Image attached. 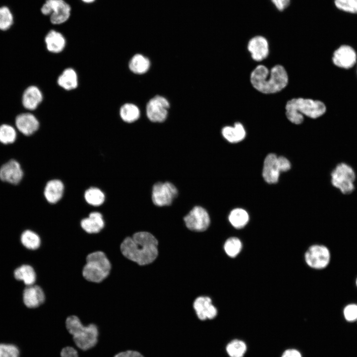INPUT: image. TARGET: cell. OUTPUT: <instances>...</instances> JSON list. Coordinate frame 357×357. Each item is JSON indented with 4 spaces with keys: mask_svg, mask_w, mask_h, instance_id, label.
<instances>
[{
    "mask_svg": "<svg viewBox=\"0 0 357 357\" xmlns=\"http://www.w3.org/2000/svg\"><path fill=\"white\" fill-rule=\"evenodd\" d=\"M82 270V275L88 281L100 283L109 275L111 264L105 254L97 251L89 254Z\"/></svg>",
    "mask_w": 357,
    "mask_h": 357,
    "instance_id": "obj_5",
    "label": "cell"
},
{
    "mask_svg": "<svg viewBox=\"0 0 357 357\" xmlns=\"http://www.w3.org/2000/svg\"><path fill=\"white\" fill-rule=\"evenodd\" d=\"M222 134L228 142L238 143L244 139L246 136L245 128L240 122H236L233 126H226L222 129Z\"/></svg>",
    "mask_w": 357,
    "mask_h": 357,
    "instance_id": "obj_23",
    "label": "cell"
},
{
    "mask_svg": "<svg viewBox=\"0 0 357 357\" xmlns=\"http://www.w3.org/2000/svg\"><path fill=\"white\" fill-rule=\"evenodd\" d=\"M15 279L22 281L26 286L34 285L36 280V274L30 265L23 264L17 268L13 273Z\"/></svg>",
    "mask_w": 357,
    "mask_h": 357,
    "instance_id": "obj_24",
    "label": "cell"
},
{
    "mask_svg": "<svg viewBox=\"0 0 357 357\" xmlns=\"http://www.w3.org/2000/svg\"><path fill=\"white\" fill-rule=\"evenodd\" d=\"M81 228L89 234H96L104 228L105 222L102 215L98 212H93L80 222Z\"/></svg>",
    "mask_w": 357,
    "mask_h": 357,
    "instance_id": "obj_21",
    "label": "cell"
},
{
    "mask_svg": "<svg viewBox=\"0 0 357 357\" xmlns=\"http://www.w3.org/2000/svg\"><path fill=\"white\" fill-rule=\"evenodd\" d=\"M275 7L280 11H283L290 4V0H271Z\"/></svg>",
    "mask_w": 357,
    "mask_h": 357,
    "instance_id": "obj_41",
    "label": "cell"
},
{
    "mask_svg": "<svg viewBox=\"0 0 357 357\" xmlns=\"http://www.w3.org/2000/svg\"><path fill=\"white\" fill-rule=\"evenodd\" d=\"M129 68L134 73L142 74L146 73L150 67V61L141 54L134 55L129 62Z\"/></svg>",
    "mask_w": 357,
    "mask_h": 357,
    "instance_id": "obj_25",
    "label": "cell"
},
{
    "mask_svg": "<svg viewBox=\"0 0 357 357\" xmlns=\"http://www.w3.org/2000/svg\"><path fill=\"white\" fill-rule=\"evenodd\" d=\"M63 192L64 185L62 182L59 179H54L47 182L44 188L43 195L47 202L55 204L62 198Z\"/></svg>",
    "mask_w": 357,
    "mask_h": 357,
    "instance_id": "obj_20",
    "label": "cell"
},
{
    "mask_svg": "<svg viewBox=\"0 0 357 357\" xmlns=\"http://www.w3.org/2000/svg\"><path fill=\"white\" fill-rule=\"evenodd\" d=\"M18 132L15 127L10 124L2 123L0 125V143L4 145L13 144L16 141Z\"/></svg>",
    "mask_w": 357,
    "mask_h": 357,
    "instance_id": "obj_27",
    "label": "cell"
},
{
    "mask_svg": "<svg viewBox=\"0 0 357 357\" xmlns=\"http://www.w3.org/2000/svg\"><path fill=\"white\" fill-rule=\"evenodd\" d=\"M45 43L47 49L50 52L57 53L61 52L65 47L66 41L59 32L51 30L46 34Z\"/></svg>",
    "mask_w": 357,
    "mask_h": 357,
    "instance_id": "obj_22",
    "label": "cell"
},
{
    "mask_svg": "<svg viewBox=\"0 0 357 357\" xmlns=\"http://www.w3.org/2000/svg\"><path fill=\"white\" fill-rule=\"evenodd\" d=\"M121 119L125 122L131 123L137 120L140 117V111L137 106L131 103L123 105L119 111Z\"/></svg>",
    "mask_w": 357,
    "mask_h": 357,
    "instance_id": "obj_30",
    "label": "cell"
},
{
    "mask_svg": "<svg viewBox=\"0 0 357 357\" xmlns=\"http://www.w3.org/2000/svg\"><path fill=\"white\" fill-rule=\"evenodd\" d=\"M58 84L65 90H70L77 86V76L74 69H65L58 79Z\"/></svg>",
    "mask_w": 357,
    "mask_h": 357,
    "instance_id": "obj_26",
    "label": "cell"
},
{
    "mask_svg": "<svg viewBox=\"0 0 357 357\" xmlns=\"http://www.w3.org/2000/svg\"><path fill=\"white\" fill-rule=\"evenodd\" d=\"M45 296L42 289L38 285L27 286L23 292V301L30 308L39 307L45 301Z\"/></svg>",
    "mask_w": 357,
    "mask_h": 357,
    "instance_id": "obj_18",
    "label": "cell"
},
{
    "mask_svg": "<svg viewBox=\"0 0 357 357\" xmlns=\"http://www.w3.org/2000/svg\"><path fill=\"white\" fill-rule=\"evenodd\" d=\"M252 87L264 94L277 93L283 90L289 83L285 68L281 64L273 66L270 70L265 65H257L250 74Z\"/></svg>",
    "mask_w": 357,
    "mask_h": 357,
    "instance_id": "obj_2",
    "label": "cell"
},
{
    "mask_svg": "<svg viewBox=\"0 0 357 357\" xmlns=\"http://www.w3.org/2000/svg\"><path fill=\"white\" fill-rule=\"evenodd\" d=\"M185 226L190 230L203 232L207 229L210 218L205 209L200 206L194 207L183 218Z\"/></svg>",
    "mask_w": 357,
    "mask_h": 357,
    "instance_id": "obj_12",
    "label": "cell"
},
{
    "mask_svg": "<svg viewBox=\"0 0 357 357\" xmlns=\"http://www.w3.org/2000/svg\"><path fill=\"white\" fill-rule=\"evenodd\" d=\"M158 240L150 233L139 232L126 238L120 249L124 256L140 265L152 262L157 257Z\"/></svg>",
    "mask_w": 357,
    "mask_h": 357,
    "instance_id": "obj_1",
    "label": "cell"
},
{
    "mask_svg": "<svg viewBox=\"0 0 357 357\" xmlns=\"http://www.w3.org/2000/svg\"><path fill=\"white\" fill-rule=\"evenodd\" d=\"M83 2L87 3H90L94 2L95 0H81Z\"/></svg>",
    "mask_w": 357,
    "mask_h": 357,
    "instance_id": "obj_43",
    "label": "cell"
},
{
    "mask_svg": "<svg viewBox=\"0 0 357 357\" xmlns=\"http://www.w3.org/2000/svg\"><path fill=\"white\" fill-rule=\"evenodd\" d=\"M304 260L306 265L315 270L325 268L329 264L331 253L329 248L324 245L314 244L306 250Z\"/></svg>",
    "mask_w": 357,
    "mask_h": 357,
    "instance_id": "obj_8",
    "label": "cell"
},
{
    "mask_svg": "<svg viewBox=\"0 0 357 357\" xmlns=\"http://www.w3.org/2000/svg\"><path fill=\"white\" fill-rule=\"evenodd\" d=\"M193 307L198 318L201 320L212 319L217 315V310L209 297L197 298L194 302Z\"/></svg>",
    "mask_w": 357,
    "mask_h": 357,
    "instance_id": "obj_19",
    "label": "cell"
},
{
    "mask_svg": "<svg viewBox=\"0 0 357 357\" xmlns=\"http://www.w3.org/2000/svg\"><path fill=\"white\" fill-rule=\"evenodd\" d=\"M243 247L241 240L237 237H231L225 241L224 248L226 253L230 257H237L242 250Z\"/></svg>",
    "mask_w": 357,
    "mask_h": 357,
    "instance_id": "obj_32",
    "label": "cell"
},
{
    "mask_svg": "<svg viewBox=\"0 0 357 357\" xmlns=\"http://www.w3.org/2000/svg\"><path fill=\"white\" fill-rule=\"evenodd\" d=\"M356 285H357V280H356Z\"/></svg>",
    "mask_w": 357,
    "mask_h": 357,
    "instance_id": "obj_44",
    "label": "cell"
},
{
    "mask_svg": "<svg viewBox=\"0 0 357 357\" xmlns=\"http://www.w3.org/2000/svg\"><path fill=\"white\" fill-rule=\"evenodd\" d=\"M113 357H144L137 351L128 350L117 353Z\"/></svg>",
    "mask_w": 357,
    "mask_h": 357,
    "instance_id": "obj_39",
    "label": "cell"
},
{
    "mask_svg": "<svg viewBox=\"0 0 357 357\" xmlns=\"http://www.w3.org/2000/svg\"><path fill=\"white\" fill-rule=\"evenodd\" d=\"M84 198L86 202L90 205L99 206L104 202L105 196L99 188L91 187L85 191Z\"/></svg>",
    "mask_w": 357,
    "mask_h": 357,
    "instance_id": "obj_31",
    "label": "cell"
},
{
    "mask_svg": "<svg viewBox=\"0 0 357 357\" xmlns=\"http://www.w3.org/2000/svg\"><path fill=\"white\" fill-rule=\"evenodd\" d=\"M170 103L166 98L156 95L150 99L147 103V117L152 122H162L167 118Z\"/></svg>",
    "mask_w": 357,
    "mask_h": 357,
    "instance_id": "obj_11",
    "label": "cell"
},
{
    "mask_svg": "<svg viewBox=\"0 0 357 357\" xmlns=\"http://www.w3.org/2000/svg\"><path fill=\"white\" fill-rule=\"evenodd\" d=\"M281 172L278 163V156L270 153L265 158L262 176L265 181L270 184L277 182Z\"/></svg>",
    "mask_w": 357,
    "mask_h": 357,
    "instance_id": "obj_17",
    "label": "cell"
},
{
    "mask_svg": "<svg viewBox=\"0 0 357 357\" xmlns=\"http://www.w3.org/2000/svg\"><path fill=\"white\" fill-rule=\"evenodd\" d=\"M343 314L346 320L350 322L357 320V304L350 303L347 305L344 309Z\"/></svg>",
    "mask_w": 357,
    "mask_h": 357,
    "instance_id": "obj_37",
    "label": "cell"
},
{
    "mask_svg": "<svg viewBox=\"0 0 357 357\" xmlns=\"http://www.w3.org/2000/svg\"><path fill=\"white\" fill-rule=\"evenodd\" d=\"M287 119L295 124H300L304 120L303 115L312 119H317L326 111L324 103L319 100L301 97L288 100L285 106Z\"/></svg>",
    "mask_w": 357,
    "mask_h": 357,
    "instance_id": "obj_3",
    "label": "cell"
},
{
    "mask_svg": "<svg viewBox=\"0 0 357 357\" xmlns=\"http://www.w3.org/2000/svg\"><path fill=\"white\" fill-rule=\"evenodd\" d=\"M20 350L15 345L0 343V357H20Z\"/></svg>",
    "mask_w": 357,
    "mask_h": 357,
    "instance_id": "obj_36",
    "label": "cell"
},
{
    "mask_svg": "<svg viewBox=\"0 0 357 357\" xmlns=\"http://www.w3.org/2000/svg\"><path fill=\"white\" fill-rule=\"evenodd\" d=\"M246 351L245 343L239 340H232L226 346V351L230 357H243Z\"/></svg>",
    "mask_w": 357,
    "mask_h": 357,
    "instance_id": "obj_33",
    "label": "cell"
},
{
    "mask_svg": "<svg viewBox=\"0 0 357 357\" xmlns=\"http://www.w3.org/2000/svg\"><path fill=\"white\" fill-rule=\"evenodd\" d=\"M60 357H79L78 351L73 346L63 347L60 352Z\"/></svg>",
    "mask_w": 357,
    "mask_h": 357,
    "instance_id": "obj_38",
    "label": "cell"
},
{
    "mask_svg": "<svg viewBox=\"0 0 357 357\" xmlns=\"http://www.w3.org/2000/svg\"><path fill=\"white\" fill-rule=\"evenodd\" d=\"M24 177V171L20 163L11 159L0 167V180L12 185H18Z\"/></svg>",
    "mask_w": 357,
    "mask_h": 357,
    "instance_id": "obj_10",
    "label": "cell"
},
{
    "mask_svg": "<svg viewBox=\"0 0 357 357\" xmlns=\"http://www.w3.org/2000/svg\"><path fill=\"white\" fill-rule=\"evenodd\" d=\"M65 327L72 336L74 346L79 350L87 351L97 345L100 332L95 324L90 323L85 326L78 316L72 315L66 318Z\"/></svg>",
    "mask_w": 357,
    "mask_h": 357,
    "instance_id": "obj_4",
    "label": "cell"
},
{
    "mask_svg": "<svg viewBox=\"0 0 357 357\" xmlns=\"http://www.w3.org/2000/svg\"><path fill=\"white\" fill-rule=\"evenodd\" d=\"M281 357H302V356L297 350L288 349L283 353Z\"/></svg>",
    "mask_w": 357,
    "mask_h": 357,
    "instance_id": "obj_42",
    "label": "cell"
},
{
    "mask_svg": "<svg viewBox=\"0 0 357 357\" xmlns=\"http://www.w3.org/2000/svg\"><path fill=\"white\" fill-rule=\"evenodd\" d=\"M333 63L337 67L348 69L353 67L357 63L356 51L348 45H342L333 52L332 57Z\"/></svg>",
    "mask_w": 357,
    "mask_h": 357,
    "instance_id": "obj_14",
    "label": "cell"
},
{
    "mask_svg": "<svg viewBox=\"0 0 357 357\" xmlns=\"http://www.w3.org/2000/svg\"></svg>",
    "mask_w": 357,
    "mask_h": 357,
    "instance_id": "obj_45",
    "label": "cell"
},
{
    "mask_svg": "<svg viewBox=\"0 0 357 357\" xmlns=\"http://www.w3.org/2000/svg\"><path fill=\"white\" fill-rule=\"evenodd\" d=\"M43 100V94L40 88L35 85L28 86L23 92L21 103L28 112H33L39 107Z\"/></svg>",
    "mask_w": 357,
    "mask_h": 357,
    "instance_id": "obj_15",
    "label": "cell"
},
{
    "mask_svg": "<svg viewBox=\"0 0 357 357\" xmlns=\"http://www.w3.org/2000/svg\"><path fill=\"white\" fill-rule=\"evenodd\" d=\"M337 8L343 11L357 14V0H334Z\"/></svg>",
    "mask_w": 357,
    "mask_h": 357,
    "instance_id": "obj_35",
    "label": "cell"
},
{
    "mask_svg": "<svg viewBox=\"0 0 357 357\" xmlns=\"http://www.w3.org/2000/svg\"><path fill=\"white\" fill-rule=\"evenodd\" d=\"M14 126L20 134L29 137L38 131L40 122L34 114L27 111L22 112L16 117Z\"/></svg>",
    "mask_w": 357,
    "mask_h": 357,
    "instance_id": "obj_13",
    "label": "cell"
},
{
    "mask_svg": "<svg viewBox=\"0 0 357 357\" xmlns=\"http://www.w3.org/2000/svg\"><path fill=\"white\" fill-rule=\"evenodd\" d=\"M278 163L281 172L288 171L291 168L290 161L285 157H278Z\"/></svg>",
    "mask_w": 357,
    "mask_h": 357,
    "instance_id": "obj_40",
    "label": "cell"
},
{
    "mask_svg": "<svg viewBox=\"0 0 357 357\" xmlns=\"http://www.w3.org/2000/svg\"><path fill=\"white\" fill-rule=\"evenodd\" d=\"M71 7L64 0H46L41 8L42 13L50 15L51 22L55 25L65 22L71 14Z\"/></svg>",
    "mask_w": 357,
    "mask_h": 357,
    "instance_id": "obj_7",
    "label": "cell"
},
{
    "mask_svg": "<svg viewBox=\"0 0 357 357\" xmlns=\"http://www.w3.org/2000/svg\"><path fill=\"white\" fill-rule=\"evenodd\" d=\"M228 219L234 228L240 229L246 225L249 221V217L248 214L245 210L237 208L231 211Z\"/></svg>",
    "mask_w": 357,
    "mask_h": 357,
    "instance_id": "obj_28",
    "label": "cell"
},
{
    "mask_svg": "<svg viewBox=\"0 0 357 357\" xmlns=\"http://www.w3.org/2000/svg\"><path fill=\"white\" fill-rule=\"evenodd\" d=\"M247 49L251 54L252 60L256 61L266 59L269 54L268 41L262 36H256L251 38L248 42Z\"/></svg>",
    "mask_w": 357,
    "mask_h": 357,
    "instance_id": "obj_16",
    "label": "cell"
},
{
    "mask_svg": "<svg viewBox=\"0 0 357 357\" xmlns=\"http://www.w3.org/2000/svg\"><path fill=\"white\" fill-rule=\"evenodd\" d=\"M13 24V16L6 6L0 7V31L5 32L9 30Z\"/></svg>",
    "mask_w": 357,
    "mask_h": 357,
    "instance_id": "obj_34",
    "label": "cell"
},
{
    "mask_svg": "<svg viewBox=\"0 0 357 357\" xmlns=\"http://www.w3.org/2000/svg\"><path fill=\"white\" fill-rule=\"evenodd\" d=\"M20 241L26 248L30 250L38 249L41 244L39 236L34 231L26 229L22 232L20 237Z\"/></svg>",
    "mask_w": 357,
    "mask_h": 357,
    "instance_id": "obj_29",
    "label": "cell"
},
{
    "mask_svg": "<svg viewBox=\"0 0 357 357\" xmlns=\"http://www.w3.org/2000/svg\"><path fill=\"white\" fill-rule=\"evenodd\" d=\"M355 174L351 167L345 163L338 164L331 173V182L345 194L354 189Z\"/></svg>",
    "mask_w": 357,
    "mask_h": 357,
    "instance_id": "obj_6",
    "label": "cell"
},
{
    "mask_svg": "<svg viewBox=\"0 0 357 357\" xmlns=\"http://www.w3.org/2000/svg\"><path fill=\"white\" fill-rule=\"evenodd\" d=\"M178 195V190L172 183L157 182L152 187V200L157 206L170 205Z\"/></svg>",
    "mask_w": 357,
    "mask_h": 357,
    "instance_id": "obj_9",
    "label": "cell"
}]
</instances>
